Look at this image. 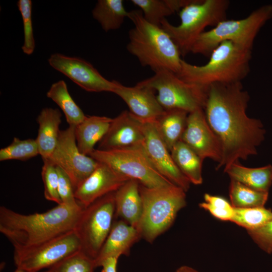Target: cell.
Returning <instances> with one entry per match:
<instances>
[{"label": "cell", "instance_id": "6da1fadb", "mask_svg": "<svg viewBox=\"0 0 272 272\" xmlns=\"http://www.w3.org/2000/svg\"><path fill=\"white\" fill-rule=\"evenodd\" d=\"M249 100L241 82L208 87L203 111L222 147L217 170L257 154L256 148L264 140L265 131L261 121L246 113Z\"/></svg>", "mask_w": 272, "mask_h": 272}, {"label": "cell", "instance_id": "7a4b0ae2", "mask_svg": "<svg viewBox=\"0 0 272 272\" xmlns=\"http://www.w3.org/2000/svg\"><path fill=\"white\" fill-rule=\"evenodd\" d=\"M83 210L80 205L60 204L44 213L24 215L1 206L0 232L14 251L29 249L74 230Z\"/></svg>", "mask_w": 272, "mask_h": 272}, {"label": "cell", "instance_id": "3957f363", "mask_svg": "<svg viewBox=\"0 0 272 272\" xmlns=\"http://www.w3.org/2000/svg\"><path fill=\"white\" fill-rule=\"evenodd\" d=\"M128 18L134 26L128 33L127 51L154 73L167 70L178 73L182 59L169 35L161 27L148 22L140 10L129 12Z\"/></svg>", "mask_w": 272, "mask_h": 272}, {"label": "cell", "instance_id": "277c9868", "mask_svg": "<svg viewBox=\"0 0 272 272\" xmlns=\"http://www.w3.org/2000/svg\"><path fill=\"white\" fill-rule=\"evenodd\" d=\"M251 53V49L225 41L213 50L204 65H196L182 59L176 74L187 83L205 88L215 83L241 82L250 72Z\"/></svg>", "mask_w": 272, "mask_h": 272}, {"label": "cell", "instance_id": "5b68a950", "mask_svg": "<svg viewBox=\"0 0 272 272\" xmlns=\"http://www.w3.org/2000/svg\"><path fill=\"white\" fill-rule=\"evenodd\" d=\"M139 190L143 211L137 229L141 238L152 243L172 226L185 207L186 192L174 184L148 187L140 184Z\"/></svg>", "mask_w": 272, "mask_h": 272}, {"label": "cell", "instance_id": "8992f818", "mask_svg": "<svg viewBox=\"0 0 272 272\" xmlns=\"http://www.w3.org/2000/svg\"><path fill=\"white\" fill-rule=\"evenodd\" d=\"M230 3L228 0H194L179 11V25H173L166 19L161 27L177 46L181 56H184L191 52L193 44L206 27H215L226 20Z\"/></svg>", "mask_w": 272, "mask_h": 272}, {"label": "cell", "instance_id": "52a82bcc", "mask_svg": "<svg viewBox=\"0 0 272 272\" xmlns=\"http://www.w3.org/2000/svg\"><path fill=\"white\" fill-rule=\"evenodd\" d=\"M271 17L272 6L266 5L254 10L245 18L223 20L201 34L191 52L209 56L218 45L225 41L252 50L259 30Z\"/></svg>", "mask_w": 272, "mask_h": 272}, {"label": "cell", "instance_id": "ba28073f", "mask_svg": "<svg viewBox=\"0 0 272 272\" xmlns=\"http://www.w3.org/2000/svg\"><path fill=\"white\" fill-rule=\"evenodd\" d=\"M139 83L157 92V100L164 110L180 109L190 113L205 107L208 88L187 83L172 71L156 72Z\"/></svg>", "mask_w": 272, "mask_h": 272}, {"label": "cell", "instance_id": "9c48e42d", "mask_svg": "<svg viewBox=\"0 0 272 272\" xmlns=\"http://www.w3.org/2000/svg\"><path fill=\"white\" fill-rule=\"evenodd\" d=\"M89 156L129 179L148 187L173 184L163 176L149 158L144 146L112 150L95 149Z\"/></svg>", "mask_w": 272, "mask_h": 272}, {"label": "cell", "instance_id": "30bf717a", "mask_svg": "<svg viewBox=\"0 0 272 272\" xmlns=\"http://www.w3.org/2000/svg\"><path fill=\"white\" fill-rule=\"evenodd\" d=\"M115 192L99 198L84 209L75 229L81 242V251L94 260L114 221Z\"/></svg>", "mask_w": 272, "mask_h": 272}, {"label": "cell", "instance_id": "8fae6325", "mask_svg": "<svg viewBox=\"0 0 272 272\" xmlns=\"http://www.w3.org/2000/svg\"><path fill=\"white\" fill-rule=\"evenodd\" d=\"M81 250V242L74 230L37 247L14 251V260L17 268L38 272Z\"/></svg>", "mask_w": 272, "mask_h": 272}, {"label": "cell", "instance_id": "7c38bea8", "mask_svg": "<svg viewBox=\"0 0 272 272\" xmlns=\"http://www.w3.org/2000/svg\"><path fill=\"white\" fill-rule=\"evenodd\" d=\"M75 130L74 126L60 130L56 147L46 160L64 172L75 190L95 170L99 162L80 151Z\"/></svg>", "mask_w": 272, "mask_h": 272}, {"label": "cell", "instance_id": "4fadbf2b", "mask_svg": "<svg viewBox=\"0 0 272 272\" xmlns=\"http://www.w3.org/2000/svg\"><path fill=\"white\" fill-rule=\"evenodd\" d=\"M49 64L88 92H114L118 82L103 77L90 62L79 57L60 53L51 55Z\"/></svg>", "mask_w": 272, "mask_h": 272}, {"label": "cell", "instance_id": "5bb4252c", "mask_svg": "<svg viewBox=\"0 0 272 272\" xmlns=\"http://www.w3.org/2000/svg\"><path fill=\"white\" fill-rule=\"evenodd\" d=\"M202 160L210 158L220 163L222 158L221 142L209 125L203 109L188 113L187 123L181 138Z\"/></svg>", "mask_w": 272, "mask_h": 272}, {"label": "cell", "instance_id": "9a60e30c", "mask_svg": "<svg viewBox=\"0 0 272 272\" xmlns=\"http://www.w3.org/2000/svg\"><path fill=\"white\" fill-rule=\"evenodd\" d=\"M142 123L144 147L151 162L163 176L187 192L191 183L175 164L170 151L157 132L154 121Z\"/></svg>", "mask_w": 272, "mask_h": 272}, {"label": "cell", "instance_id": "2e32d148", "mask_svg": "<svg viewBox=\"0 0 272 272\" xmlns=\"http://www.w3.org/2000/svg\"><path fill=\"white\" fill-rule=\"evenodd\" d=\"M128 180L108 165L99 162L95 170L75 189V196L85 209L99 198L116 191Z\"/></svg>", "mask_w": 272, "mask_h": 272}, {"label": "cell", "instance_id": "e0dca14e", "mask_svg": "<svg viewBox=\"0 0 272 272\" xmlns=\"http://www.w3.org/2000/svg\"><path fill=\"white\" fill-rule=\"evenodd\" d=\"M144 144L142 122L129 111L124 110L112 118L106 133L99 142L97 149L112 150Z\"/></svg>", "mask_w": 272, "mask_h": 272}, {"label": "cell", "instance_id": "ac0fdd59", "mask_svg": "<svg viewBox=\"0 0 272 272\" xmlns=\"http://www.w3.org/2000/svg\"><path fill=\"white\" fill-rule=\"evenodd\" d=\"M153 88L138 83L128 87L117 83L114 93L127 104L129 112L142 122H154L165 110L159 103Z\"/></svg>", "mask_w": 272, "mask_h": 272}, {"label": "cell", "instance_id": "d6986e66", "mask_svg": "<svg viewBox=\"0 0 272 272\" xmlns=\"http://www.w3.org/2000/svg\"><path fill=\"white\" fill-rule=\"evenodd\" d=\"M141 237L138 229L122 220L114 221L104 243L95 260L96 267L109 257L127 255Z\"/></svg>", "mask_w": 272, "mask_h": 272}, {"label": "cell", "instance_id": "ffe728a7", "mask_svg": "<svg viewBox=\"0 0 272 272\" xmlns=\"http://www.w3.org/2000/svg\"><path fill=\"white\" fill-rule=\"evenodd\" d=\"M139 186L137 180L129 179L115 192V217L136 228L143 211Z\"/></svg>", "mask_w": 272, "mask_h": 272}, {"label": "cell", "instance_id": "44dd1931", "mask_svg": "<svg viewBox=\"0 0 272 272\" xmlns=\"http://www.w3.org/2000/svg\"><path fill=\"white\" fill-rule=\"evenodd\" d=\"M61 113L58 109L43 108L37 116L38 134L36 139L39 155L43 161L49 158L57 143Z\"/></svg>", "mask_w": 272, "mask_h": 272}, {"label": "cell", "instance_id": "7402d4cb", "mask_svg": "<svg viewBox=\"0 0 272 272\" xmlns=\"http://www.w3.org/2000/svg\"><path fill=\"white\" fill-rule=\"evenodd\" d=\"M112 118L104 116H86L83 121L75 126V137L80 151L86 155L95 149L106 133Z\"/></svg>", "mask_w": 272, "mask_h": 272}, {"label": "cell", "instance_id": "603a6c76", "mask_svg": "<svg viewBox=\"0 0 272 272\" xmlns=\"http://www.w3.org/2000/svg\"><path fill=\"white\" fill-rule=\"evenodd\" d=\"M224 172L229 176L231 180L260 191L268 192L272 183L271 165L259 168H249L237 162L224 168Z\"/></svg>", "mask_w": 272, "mask_h": 272}, {"label": "cell", "instance_id": "cb8c5ba5", "mask_svg": "<svg viewBox=\"0 0 272 272\" xmlns=\"http://www.w3.org/2000/svg\"><path fill=\"white\" fill-rule=\"evenodd\" d=\"M188 113L180 109L165 110L154 121L158 133L170 151L181 140Z\"/></svg>", "mask_w": 272, "mask_h": 272}, {"label": "cell", "instance_id": "d4e9b609", "mask_svg": "<svg viewBox=\"0 0 272 272\" xmlns=\"http://www.w3.org/2000/svg\"><path fill=\"white\" fill-rule=\"evenodd\" d=\"M170 153L175 164L190 182L194 185L201 184L203 160L182 141L173 147Z\"/></svg>", "mask_w": 272, "mask_h": 272}, {"label": "cell", "instance_id": "484cf974", "mask_svg": "<svg viewBox=\"0 0 272 272\" xmlns=\"http://www.w3.org/2000/svg\"><path fill=\"white\" fill-rule=\"evenodd\" d=\"M194 0H131L138 7L144 18L150 23L161 27L167 16L180 11Z\"/></svg>", "mask_w": 272, "mask_h": 272}, {"label": "cell", "instance_id": "4316f807", "mask_svg": "<svg viewBox=\"0 0 272 272\" xmlns=\"http://www.w3.org/2000/svg\"><path fill=\"white\" fill-rule=\"evenodd\" d=\"M128 13L122 0H99L92 11L93 18L106 32L119 29Z\"/></svg>", "mask_w": 272, "mask_h": 272}, {"label": "cell", "instance_id": "83f0119b", "mask_svg": "<svg viewBox=\"0 0 272 272\" xmlns=\"http://www.w3.org/2000/svg\"><path fill=\"white\" fill-rule=\"evenodd\" d=\"M46 96L61 109L69 126H76L86 117L70 94L63 80L53 83L47 91Z\"/></svg>", "mask_w": 272, "mask_h": 272}, {"label": "cell", "instance_id": "f1b7e54d", "mask_svg": "<svg viewBox=\"0 0 272 272\" xmlns=\"http://www.w3.org/2000/svg\"><path fill=\"white\" fill-rule=\"evenodd\" d=\"M268 192L258 191L238 181L231 180L229 186L230 203L235 208L264 207Z\"/></svg>", "mask_w": 272, "mask_h": 272}, {"label": "cell", "instance_id": "f546056e", "mask_svg": "<svg viewBox=\"0 0 272 272\" xmlns=\"http://www.w3.org/2000/svg\"><path fill=\"white\" fill-rule=\"evenodd\" d=\"M272 220V212L264 207L235 208L231 222L247 230L258 229Z\"/></svg>", "mask_w": 272, "mask_h": 272}, {"label": "cell", "instance_id": "4dcf8cb0", "mask_svg": "<svg viewBox=\"0 0 272 272\" xmlns=\"http://www.w3.org/2000/svg\"><path fill=\"white\" fill-rule=\"evenodd\" d=\"M38 155L39 151L36 139L14 138L9 146L0 150V161H26Z\"/></svg>", "mask_w": 272, "mask_h": 272}, {"label": "cell", "instance_id": "1f68e13d", "mask_svg": "<svg viewBox=\"0 0 272 272\" xmlns=\"http://www.w3.org/2000/svg\"><path fill=\"white\" fill-rule=\"evenodd\" d=\"M95 260L81 251L60 260L50 268L53 272H93Z\"/></svg>", "mask_w": 272, "mask_h": 272}, {"label": "cell", "instance_id": "d6a6232c", "mask_svg": "<svg viewBox=\"0 0 272 272\" xmlns=\"http://www.w3.org/2000/svg\"><path fill=\"white\" fill-rule=\"evenodd\" d=\"M204 201L200 203V208L209 212L215 218L224 221H231L234 208L223 197L205 193Z\"/></svg>", "mask_w": 272, "mask_h": 272}, {"label": "cell", "instance_id": "836d02e7", "mask_svg": "<svg viewBox=\"0 0 272 272\" xmlns=\"http://www.w3.org/2000/svg\"><path fill=\"white\" fill-rule=\"evenodd\" d=\"M41 177L44 184L45 198L49 201L62 204L58 193V175L56 167L48 161H43Z\"/></svg>", "mask_w": 272, "mask_h": 272}, {"label": "cell", "instance_id": "e575fe53", "mask_svg": "<svg viewBox=\"0 0 272 272\" xmlns=\"http://www.w3.org/2000/svg\"><path fill=\"white\" fill-rule=\"evenodd\" d=\"M32 5L31 0H19L17 2L23 23L24 40L22 49L27 55L33 52L35 46L32 27Z\"/></svg>", "mask_w": 272, "mask_h": 272}, {"label": "cell", "instance_id": "d590c367", "mask_svg": "<svg viewBox=\"0 0 272 272\" xmlns=\"http://www.w3.org/2000/svg\"><path fill=\"white\" fill-rule=\"evenodd\" d=\"M56 168L58 175V193L62 204L69 206L80 205L75 198V189L70 179L62 170L58 167Z\"/></svg>", "mask_w": 272, "mask_h": 272}, {"label": "cell", "instance_id": "8d00e7d4", "mask_svg": "<svg viewBox=\"0 0 272 272\" xmlns=\"http://www.w3.org/2000/svg\"><path fill=\"white\" fill-rule=\"evenodd\" d=\"M247 232L261 249L267 253H272V220L258 229Z\"/></svg>", "mask_w": 272, "mask_h": 272}, {"label": "cell", "instance_id": "74e56055", "mask_svg": "<svg viewBox=\"0 0 272 272\" xmlns=\"http://www.w3.org/2000/svg\"><path fill=\"white\" fill-rule=\"evenodd\" d=\"M119 257H111L104 260L101 263L102 272H117V264Z\"/></svg>", "mask_w": 272, "mask_h": 272}, {"label": "cell", "instance_id": "f35d334b", "mask_svg": "<svg viewBox=\"0 0 272 272\" xmlns=\"http://www.w3.org/2000/svg\"><path fill=\"white\" fill-rule=\"evenodd\" d=\"M176 272H198L191 267L187 265H183L179 267Z\"/></svg>", "mask_w": 272, "mask_h": 272}, {"label": "cell", "instance_id": "ab89813d", "mask_svg": "<svg viewBox=\"0 0 272 272\" xmlns=\"http://www.w3.org/2000/svg\"><path fill=\"white\" fill-rule=\"evenodd\" d=\"M14 272H29V271L25 270L23 269L17 268V269L15 270Z\"/></svg>", "mask_w": 272, "mask_h": 272}, {"label": "cell", "instance_id": "60d3db41", "mask_svg": "<svg viewBox=\"0 0 272 272\" xmlns=\"http://www.w3.org/2000/svg\"><path fill=\"white\" fill-rule=\"evenodd\" d=\"M43 272H53L52 270H51L50 269H48L47 270L43 271Z\"/></svg>", "mask_w": 272, "mask_h": 272}]
</instances>
